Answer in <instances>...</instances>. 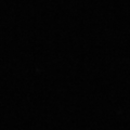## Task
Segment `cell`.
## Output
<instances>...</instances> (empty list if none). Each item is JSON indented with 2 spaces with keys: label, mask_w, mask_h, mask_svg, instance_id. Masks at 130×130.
I'll use <instances>...</instances> for the list:
<instances>
[]
</instances>
